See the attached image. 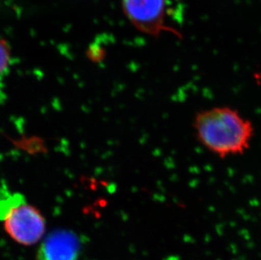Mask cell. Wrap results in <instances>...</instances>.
I'll return each instance as SVG.
<instances>
[{"mask_svg":"<svg viewBox=\"0 0 261 260\" xmlns=\"http://www.w3.org/2000/svg\"><path fill=\"white\" fill-rule=\"evenodd\" d=\"M167 0H123V10L136 29L145 34L158 37L163 32L180 34L165 25Z\"/></svg>","mask_w":261,"mask_h":260,"instance_id":"obj_3","label":"cell"},{"mask_svg":"<svg viewBox=\"0 0 261 260\" xmlns=\"http://www.w3.org/2000/svg\"><path fill=\"white\" fill-rule=\"evenodd\" d=\"M11 64V54L7 43L0 39V81L9 74Z\"/></svg>","mask_w":261,"mask_h":260,"instance_id":"obj_5","label":"cell"},{"mask_svg":"<svg viewBox=\"0 0 261 260\" xmlns=\"http://www.w3.org/2000/svg\"><path fill=\"white\" fill-rule=\"evenodd\" d=\"M194 128L200 144L221 158L243 155L254 136L251 122L229 107H215L198 113Z\"/></svg>","mask_w":261,"mask_h":260,"instance_id":"obj_1","label":"cell"},{"mask_svg":"<svg viewBox=\"0 0 261 260\" xmlns=\"http://www.w3.org/2000/svg\"><path fill=\"white\" fill-rule=\"evenodd\" d=\"M0 221L10 238L23 246L39 242L46 231L42 212L30 204L25 195L0 184Z\"/></svg>","mask_w":261,"mask_h":260,"instance_id":"obj_2","label":"cell"},{"mask_svg":"<svg viewBox=\"0 0 261 260\" xmlns=\"http://www.w3.org/2000/svg\"><path fill=\"white\" fill-rule=\"evenodd\" d=\"M81 239L73 231L56 230L44 238L37 249L36 260H78Z\"/></svg>","mask_w":261,"mask_h":260,"instance_id":"obj_4","label":"cell"}]
</instances>
